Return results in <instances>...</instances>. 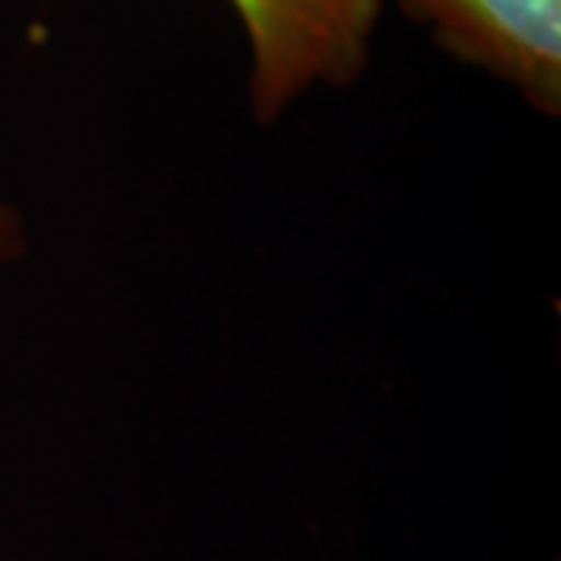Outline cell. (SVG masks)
Here are the masks:
<instances>
[{
  "mask_svg": "<svg viewBox=\"0 0 561 561\" xmlns=\"http://www.w3.org/2000/svg\"><path fill=\"white\" fill-rule=\"evenodd\" d=\"M250 50L253 119L278 122L312 88H346L371 57L383 0H228Z\"/></svg>",
  "mask_w": 561,
  "mask_h": 561,
  "instance_id": "6da1fadb",
  "label": "cell"
},
{
  "mask_svg": "<svg viewBox=\"0 0 561 561\" xmlns=\"http://www.w3.org/2000/svg\"><path fill=\"white\" fill-rule=\"evenodd\" d=\"M453 57L561 113V0H397Z\"/></svg>",
  "mask_w": 561,
  "mask_h": 561,
  "instance_id": "7a4b0ae2",
  "label": "cell"
},
{
  "mask_svg": "<svg viewBox=\"0 0 561 561\" xmlns=\"http://www.w3.org/2000/svg\"><path fill=\"white\" fill-rule=\"evenodd\" d=\"M25 253V221L20 209L0 201V265Z\"/></svg>",
  "mask_w": 561,
  "mask_h": 561,
  "instance_id": "3957f363",
  "label": "cell"
}]
</instances>
